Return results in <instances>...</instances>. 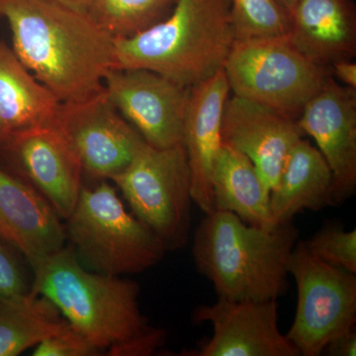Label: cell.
Returning a JSON list of instances; mask_svg holds the SVG:
<instances>
[{"label": "cell", "mask_w": 356, "mask_h": 356, "mask_svg": "<svg viewBox=\"0 0 356 356\" xmlns=\"http://www.w3.org/2000/svg\"><path fill=\"white\" fill-rule=\"evenodd\" d=\"M79 13H88L95 0H50Z\"/></svg>", "instance_id": "f546056e"}, {"label": "cell", "mask_w": 356, "mask_h": 356, "mask_svg": "<svg viewBox=\"0 0 356 356\" xmlns=\"http://www.w3.org/2000/svg\"><path fill=\"white\" fill-rule=\"evenodd\" d=\"M325 355L330 356H355L356 332L353 329L332 339L325 346Z\"/></svg>", "instance_id": "83f0119b"}, {"label": "cell", "mask_w": 356, "mask_h": 356, "mask_svg": "<svg viewBox=\"0 0 356 356\" xmlns=\"http://www.w3.org/2000/svg\"><path fill=\"white\" fill-rule=\"evenodd\" d=\"M54 125L76 154L83 172L112 180L125 170L145 140L110 102L106 91L60 102Z\"/></svg>", "instance_id": "9c48e42d"}, {"label": "cell", "mask_w": 356, "mask_h": 356, "mask_svg": "<svg viewBox=\"0 0 356 356\" xmlns=\"http://www.w3.org/2000/svg\"><path fill=\"white\" fill-rule=\"evenodd\" d=\"M10 248L0 241V295L23 294L31 290L32 283Z\"/></svg>", "instance_id": "484cf974"}, {"label": "cell", "mask_w": 356, "mask_h": 356, "mask_svg": "<svg viewBox=\"0 0 356 356\" xmlns=\"http://www.w3.org/2000/svg\"><path fill=\"white\" fill-rule=\"evenodd\" d=\"M229 91L222 70L188 91L181 145L191 172L192 200L204 214L215 211L211 179L222 144V111Z\"/></svg>", "instance_id": "9a60e30c"}, {"label": "cell", "mask_w": 356, "mask_h": 356, "mask_svg": "<svg viewBox=\"0 0 356 356\" xmlns=\"http://www.w3.org/2000/svg\"><path fill=\"white\" fill-rule=\"evenodd\" d=\"M303 137L298 120L292 117L236 95L227 99L222 143L254 163L269 191L275 186L293 147Z\"/></svg>", "instance_id": "5bb4252c"}, {"label": "cell", "mask_w": 356, "mask_h": 356, "mask_svg": "<svg viewBox=\"0 0 356 356\" xmlns=\"http://www.w3.org/2000/svg\"><path fill=\"white\" fill-rule=\"evenodd\" d=\"M269 205L273 226L292 222L303 211L334 205L331 170L310 140L303 137L293 147L271 189Z\"/></svg>", "instance_id": "ac0fdd59"}, {"label": "cell", "mask_w": 356, "mask_h": 356, "mask_svg": "<svg viewBox=\"0 0 356 356\" xmlns=\"http://www.w3.org/2000/svg\"><path fill=\"white\" fill-rule=\"evenodd\" d=\"M275 1L277 2V3L280 4V6L282 7L288 14H289V16H291L293 10H294L295 6H296L297 1H298V0H275Z\"/></svg>", "instance_id": "4dcf8cb0"}, {"label": "cell", "mask_w": 356, "mask_h": 356, "mask_svg": "<svg viewBox=\"0 0 356 356\" xmlns=\"http://www.w3.org/2000/svg\"><path fill=\"white\" fill-rule=\"evenodd\" d=\"M60 102L0 41V140L55 122Z\"/></svg>", "instance_id": "d6986e66"}, {"label": "cell", "mask_w": 356, "mask_h": 356, "mask_svg": "<svg viewBox=\"0 0 356 356\" xmlns=\"http://www.w3.org/2000/svg\"><path fill=\"white\" fill-rule=\"evenodd\" d=\"M65 234L79 261L105 275L144 273L159 264L166 250L144 222L129 213L116 188L105 180L83 187Z\"/></svg>", "instance_id": "5b68a950"}, {"label": "cell", "mask_w": 356, "mask_h": 356, "mask_svg": "<svg viewBox=\"0 0 356 356\" xmlns=\"http://www.w3.org/2000/svg\"><path fill=\"white\" fill-rule=\"evenodd\" d=\"M196 324L212 325L211 339L191 356H299L278 327L277 302L218 298L192 313Z\"/></svg>", "instance_id": "7c38bea8"}, {"label": "cell", "mask_w": 356, "mask_h": 356, "mask_svg": "<svg viewBox=\"0 0 356 356\" xmlns=\"http://www.w3.org/2000/svg\"><path fill=\"white\" fill-rule=\"evenodd\" d=\"M287 37L312 62L330 67L356 56V11L353 0H298Z\"/></svg>", "instance_id": "e0dca14e"}, {"label": "cell", "mask_w": 356, "mask_h": 356, "mask_svg": "<svg viewBox=\"0 0 356 356\" xmlns=\"http://www.w3.org/2000/svg\"><path fill=\"white\" fill-rule=\"evenodd\" d=\"M30 185L0 166V241L35 266L65 247V227Z\"/></svg>", "instance_id": "2e32d148"}, {"label": "cell", "mask_w": 356, "mask_h": 356, "mask_svg": "<svg viewBox=\"0 0 356 356\" xmlns=\"http://www.w3.org/2000/svg\"><path fill=\"white\" fill-rule=\"evenodd\" d=\"M140 222L166 252L181 250L191 228V172L182 145L159 149L145 143L112 179Z\"/></svg>", "instance_id": "52a82bcc"}, {"label": "cell", "mask_w": 356, "mask_h": 356, "mask_svg": "<svg viewBox=\"0 0 356 356\" xmlns=\"http://www.w3.org/2000/svg\"><path fill=\"white\" fill-rule=\"evenodd\" d=\"M215 210L233 213L252 226L273 228L270 191L254 163L242 153L222 143L212 179Z\"/></svg>", "instance_id": "ffe728a7"}, {"label": "cell", "mask_w": 356, "mask_h": 356, "mask_svg": "<svg viewBox=\"0 0 356 356\" xmlns=\"http://www.w3.org/2000/svg\"><path fill=\"white\" fill-rule=\"evenodd\" d=\"M163 330L152 327L149 331L130 341L118 344L107 350V355L113 356H149L154 355L165 341Z\"/></svg>", "instance_id": "4316f807"}, {"label": "cell", "mask_w": 356, "mask_h": 356, "mask_svg": "<svg viewBox=\"0 0 356 356\" xmlns=\"http://www.w3.org/2000/svg\"><path fill=\"white\" fill-rule=\"evenodd\" d=\"M236 41L229 0H177L170 15L114 39L112 69H145L191 88L222 70Z\"/></svg>", "instance_id": "3957f363"}, {"label": "cell", "mask_w": 356, "mask_h": 356, "mask_svg": "<svg viewBox=\"0 0 356 356\" xmlns=\"http://www.w3.org/2000/svg\"><path fill=\"white\" fill-rule=\"evenodd\" d=\"M222 70L234 95L296 120L332 76L330 67L306 58L287 35L236 40Z\"/></svg>", "instance_id": "8992f818"}, {"label": "cell", "mask_w": 356, "mask_h": 356, "mask_svg": "<svg viewBox=\"0 0 356 356\" xmlns=\"http://www.w3.org/2000/svg\"><path fill=\"white\" fill-rule=\"evenodd\" d=\"M0 159L2 168L41 194L62 219L72 214L83 187V170L54 124L0 140Z\"/></svg>", "instance_id": "30bf717a"}, {"label": "cell", "mask_w": 356, "mask_h": 356, "mask_svg": "<svg viewBox=\"0 0 356 356\" xmlns=\"http://www.w3.org/2000/svg\"><path fill=\"white\" fill-rule=\"evenodd\" d=\"M13 50L60 102L86 99L104 88L114 38L88 13L50 0H0Z\"/></svg>", "instance_id": "6da1fadb"}, {"label": "cell", "mask_w": 356, "mask_h": 356, "mask_svg": "<svg viewBox=\"0 0 356 356\" xmlns=\"http://www.w3.org/2000/svg\"><path fill=\"white\" fill-rule=\"evenodd\" d=\"M332 76H336L337 81L353 89H356V64L353 60H337L330 65Z\"/></svg>", "instance_id": "f1b7e54d"}, {"label": "cell", "mask_w": 356, "mask_h": 356, "mask_svg": "<svg viewBox=\"0 0 356 356\" xmlns=\"http://www.w3.org/2000/svg\"><path fill=\"white\" fill-rule=\"evenodd\" d=\"M288 273L297 287L294 320L285 334L299 356L323 355L327 344L356 323V273L320 261L299 241Z\"/></svg>", "instance_id": "ba28073f"}, {"label": "cell", "mask_w": 356, "mask_h": 356, "mask_svg": "<svg viewBox=\"0 0 356 356\" xmlns=\"http://www.w3.org/2000/svg\"><path fill=\"white\" fill-rule=\"evenodd\" d=\"M102 350L67 323L60 331L37 344L35 356H96Z\"/></svg>", "instance_id": "d4e9b609"}, {"label": "cell", "mask_w": 356, "mask_h": 356, "mask_svg": "<svg viewBox=\"0 0 356 356\" xmlns=\"http://www.w3.org/2000/svg\"><path fill=\"white\" fill-rule=\"evenodd\" d=\"M67 321L48 299L29 292L0 295V356H17L62 330Z\"/></svg>", "instance_id": "44dd1931"}, {"label": "cell", "mask_w": 356, "mask_h": 356, "mask_svg": "<svg viewBox=\"0 0 356 356\" xmlns=\"http://www.w3.org/2000/svg\"><path fill=\"white\" fill-rule=\"evenodd\" d=\"M177 0H95L89 17L113 38H127L165 19Z\"/></svg>", "instance_id": "7402d4cb"}, {"label": "cell", "mask_w": 356, "mask_h": 356, "mask_svg": "<svg viewBox=\"0 0 356 356\" xmlns=\"http://www.w3.org/2000/svg\"><path fill=\"white\" fill-rule=\"evenodd\" d=\"M31 292L43 296L72 327L102 351L151 329L140 311V286L86 268L72 245L32 266Z\"/></svg>", "instance_id": "277c9868"}, {"label": "cell", "mask_w": 356, "mask_h": 356, "mask_svg": "<svg viewBox=\"0 0 356 356\" xmlns=\"http://www.w3.org/2000/svg\"><path fill=\"white\" fill-rule=\"evenodd\" d=\"M107 96L149 146L181 144L189 88L145 69H111L104 79Z\"/></svg>", "instance_id": "8fae6325"}, {"label": "cell", "mask_w": 356, "mask_h": 356, "mask_svg": "<svg viewBox=\"0 0 356 356\" xmlns=\"http://www.w3.org/2000/svg\"><path fill=\"white\" fill-rule=\"evenodd\" d=\"M236 40L286 36L291 19L275 0H229Z\"/></svg>", "instance_id": "603a6c76"}, {"label": "cell", "mask_w": 356, "mask_h": 356, "mask_svg": "<svg viewBox=\"0 0 356 356\" xmlns=\"http://www.w3.org/2000/svg\"><path fill=\"white\" fill-rule=\"evenodd\" d=\"M306 250L325 264L356 273V229L325 225L304 242Z\"/></svg>", "instance_id": "cb8c5ba5"}, {"label": "cell", "mask_w": 356, "mask_h": 356, "mask_svg": "<svg viewBox=\"0 0 356 356\" xmlns=\"http://www.w3.org/2000/svg\"><path fill=\"white\" fill-rule=\"evenodd\" d=\"M298 124L331 170L334 205L343 203L356 189V89L330 77L307 103Z\"/></svg>", "instance_id": "4fadbf2b"}, {"label": "cell", "mask_w": 356, "mask_h": 356, "mask_svg": "<svg viewBox=\"0 0 356 356\" xmlns=\"http://www.w3.org/2000/svg\"><path fill=\"white\" fill-rule=\"evenodd\" d=\"M298 242L292 222L264 228L215 210L204 214L196 228L192 257L218 298L277 301L287 291L288 264Z\"/></svg>", "instance_id": "7a4b0ae2"}]
</instances>
